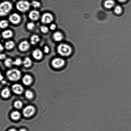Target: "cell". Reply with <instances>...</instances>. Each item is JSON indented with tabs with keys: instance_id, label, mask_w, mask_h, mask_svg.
Here are the masks:
<instances>
[{
	"instance_id": "6da1fadb",
	"label": "cell",
	"mask_w": 131,
	"mask_h": 131,
	"mask_svg": "<svg viewBox=\"0 0 131 131\" xmlns=\"http://www.w3.org/2000/svg\"><path fill=\"white\" fill-rule=\"evenodd\" d=\"M57 50L59 54L64 57L70 56L72 52L71 47L68 45L64 43L59 45L57 47Z\"/></svg>"
},
{
	"instance_id": "7a4b0ae2",
	"label": "cell",
	"mask_w": 131,
	"mask_h": 131,
	"mask_svg": "<svg viewBox=\"0 0 131 131\" xmlns=\"http://www.w3.org/2000/svg\"><path fill=\"white\" fill-rule=\"evenodd\" d=\"M13 5L11 2L5 1L0 4V17H4L8 15L12 10Z\"/></svg>"
},
{
	"instance_id": "3957f363",
	"label": "cell",
	"mask_w": 131,
	"mask_h": 131,
	"mask_svg": "<svg viewBox=\"0 0 131 131\" xmlns=\"http://www.w3.org/2000/svg\"><path fill=\"white\" fill-rule=\"evenodd\" d=\"M8 78L12 81H17L20 79L21 77V72L16 69H13L8 71L6 72Z\"/></svg>"
},
{
	"instance_id": "277c9868",
	"label": "cell",
	"mask_w": 131,
	"mask_h": 131,
	"mask_svg": "<svg viewBox=\"0 0 131 131\" xmlns=\"http://www.w3.org/2000/svg\"><path fill=\"white\" fill-rule=\"evenodd\" d=\"M31 4L27 1H21L18 2L16 4L17 10L22 13H25L30 8Z\"/></svg>"
},
{
	"instance_id": "5b68a950",
	"label": "cell",
	"mask_w": 131,
	"mask_h": 131,
	"mask_svg": "<svg viewBox=\"0 0 131 131\" xmlns=\"http://www.w3.org/2000/svg\"><path fill=\"white\" fill-rule=\"evenodd\" d=\"M35 112V109L32 105H29L25 107L23 110V115L25 117L28 118L33 116Z\"/></svg>"
},
{
	"instance_id": "8992f818",
	"label": "cell",
	"mask_w": 131,
	"mask_h": 131,
	"mask_svg": "<svg viewBox=\"0 0 131 131\" xmlns=\"http://www.w3.org/2000/svg\"><path fill=\"white\" fill-rule=\"evenodd\" d=\"M65 61L63 59L56 58L53 59L51 62V64L54 68L59 69L65 65Z\"/></svg>"
},
{
	"instance_id": "52a82bcc",
	"label": "cell",
	"mask_w": 131,
	"mask_h": 131,
	"mask_svg": "<svg viewBox=\"0 0 131 131\" xmlns=\"http://www.w3.org/2000/svg\"><path fill=\"white\" fill-rule=\"evenodd\" d=\"M53 20V15L48 13H46L43 14L41 17V21L44 24H49L52 22Z\"/></svg>"
},
{
	"instance_id": "ba28073f",
	"label": "cell",
	"mask_w": 131,
	"mask_h": 131,
	"mask_svg": "<svg viewBox=\"0 0 131 131\" xmlns=\"http://www.w3.org/2000/svg\"><path fill=\"white\" fill-rule=\"evenodd\" d=\"M9 20L12 24L16 25L20 22L21 18L19 14L15 13L10 15L9 17Z\"/></svg>"
},
{
	"instance_id": "9c48e42d",
	"label": "cell",
	"mask_w": 131,
	"mask_h": 131,
	"mask_svg": "<svg viewBox=\"0 0 131 131\" xmlns=\"http://www.w3.org/2000/svg\"><path fill=\"white\" fill-rule=\"evenodd\" d=\"M40 13L36 10H33L29 13L28 16L29 19L32 21H36L39 19Z\"/></svg>"
},
{
	"instance_id": "30bf717a",
	"label": "cell",
	"mask_w": 131,
	"mask_h": 131,
	"mask_svg": "<svg viewBox=\"0 0 131 131\" xmlns=\"http://www.w3.org/2000/svg\"><path fill=\"white\" fill-rule=\"evenodd\" d=\"M12 89L14 93L18 95L21 94L24 91V88L22 86L19 84L13 85L12 87Z\"/></svg>"
},
{
	"instance_id": "8fae6325",
	"label": "cell",
	"mask_w": 131,
	"mask_h": 131,
	"mask_svg": "<svg viewBox=\"0 0 131 131\" xmlns=\"http://www.w3.org/2000/svg\"><path fill=\"white\" fill-rule=\"evenodd\" d=\"M30 44L27 41H24L20 43L19 45V49L22 52L28 51L30 48Z\"/></svg>"
},
{
	"instance_id": "7c38bea8",
	"label": "cell",
	"mask_w": 131,
	"mask_h": 131,
	"mask_svg": "<svg viewBox=\"0 0 131 131\" xmlns=\"http://www.w3.org/2000/svg\"><path fill=\"white\" fill-rule=\"evenodd\" d=\"M32 56L35 59L39 60L42 59L43 58V53L41 50L37 49L33 51Z\"/></svg>"
},
{
	"instance_id": "4fadbf2b",
	"label": "cell",
	"mask_w": 131,
	"mask_h": 131,
	"mask_svg": "<svg viewBox=\"0 0 131 131\" xmlns=\"http://www.w3.org/2000/svg\"><path fill=\"white\" fill-rule=\"evenodd\" d=\"M22 81L23 83L25 85H30L33 81V78L31 75L26 74L23 77Z\"/></svg>"
},
{
	"instance_id": "5bb4252c",
	"label": "cell",
	"mask_w": 131,
	"mask_h": 131,
	"mask_svg": "<svg viewBox=\"0 0 131 131\" xmlns=\"http://www.w3.org/2000/svg\"><path fill=\"white\" fill-rule=\"evenodd\" d=\"M53 38L55 41L60 42L64 38L63 35L61 32H55L53 35Z\"/></svg>"
},
{
	"instance_id": "9a60e30c",
	"label": "cell",
	"mask_w": 131,
	"mask_h": 131,
	"mask_svg": "<svg viewBox=\"0 0 131 131\" xmlns=\"http://www.w3.org/2000/svg\"><path fill=\"white\" fill-rule=\"evenodd\" d=\"M13 33L12 31L6 30L4 31L2 33V36L4 39H9L13 36Z\"/></svg>"
},
{
	"instance_id": "2e32d148",
	"label": "cell",
	"mask_w": 131,
	"mask_h": 131,
	"mask_svg": "<svg viewBox=\"0 0 131 131\" xmlns=\"http://www.w3.org/2000/svg\"><path fill=\"white\" fill-rule=\"evenodd\" d=\"M11 95V92L9 88H6L4 89L1 92V95L4 98L6 99L10 97Z\"/></svg>"
},
{
	"instance_id": "e0dca14e",
	"label": "cell",
	"mask_w": 131,
	"mask_h": 131,
	"mask_svg": "<svg viewBox=\"0 0 131 131\" xmlns=\"http://www.w3.org/2000/svg\"><path fill=\"white\" fill-rule=\"evenodd\" d=\"M31 43L32 45H35L39 42L40 40L39 37L36 35H34L31 37L30 38Z\"/></svg>"
},
{
	"instance_id": "ac0fdd59",
	"label": "cell",
	"mask_w": 131,
	"mask_h": 131,
	"mask_svg": "<svg viewBox=\"0 0 131 131\" xmlns=\"http://www.w3.org/2000/svg\"><path fill=\"white\" fill-rule=\"evenodd\" d=\"M21 114L19 112L14 111L11 114V117L12 119L14 120H18L20 118Z\"/></svg>"
},
{
	"instance_id": "d6986e66",
	"label": "cell",
	"mask_w": 131,
	"mask_h": 131,
	"mask_svg": "<svg viewBox=\"0 0 131 131\" xmlns=\"http://www.w3.org/2000/svg\"><path fill=\"white\" fill-rule=\"evenodd\" d=\"M32 61L31 59L28 57H26L23 61V63L24 66L26 68H29L31 66Z\"/></svg>"
},
{
	"instance_id": "ffe728a7",
	"label": "cell",
	"mask_w": 131,
	"mask_h": 131,
	"mask_svg": "<svg viewBox=\"0 0 131 131\" xmlns=\"http://www.w3.org/2000/svg\"><path fill=\"white\" fill-rule=\"evenodd\" d=\"M115 5V2L113 0H107L105 1L104 3V6L106 8H111Z\"/></svg>"
},
{
	"instance_id": "44dd1931",
	"label": "cell",
	"mask_w": 131,
	"mask_h": 131,
	"mask_svg": "<svg viewBox=\"0 0 131 131\" xmlns=\"http://www.w3.org/2000/svg\"><path fill=\"white\" fill-rule=\"evenodd\" d=\"M15 43L13 41H9L6 42L5 44V47L6 49L10 50L12 49L15 47Z\"/></svg>"
},
{
	"instance_id": "7402d4cb",
	"label": "cell",
	"mask_w": 131,
	"mask_h": 131,
	"mask_svg": "<svg viewBox=\"0 0 131 131\" xmlns=\"http://www.w3.org/2000/svg\"><path fill=\"white\" fill-rule=\"evenodd\" d=\"M9 23L7 20H3L0 21V28L1 29H6L8 27Z\"/></svg>"
},
{
	"instance_id": "603a6c76",
	"label": "cell",
	"mask_w": 131,
	"mask_h": 131,
	"mask_svg": "<svg viewBox=\"0 0 131 131\" xmlns=\"http://www.w3.org/2000/svg\"><path fill=\"white\" fill-rule=\"evenodd\" d=\"M5 66L7 67L10 68L13 65V61L11 59L8 58L6 59L4 61Z\"/></svg>"
},
{
	"instance_id": "cb8c5ba5",
	"label": "cell",
	"mask_w": 131,
	"mask_h": 131,
	"mask_svg": "<svg viewBox=\"0 0 131 131\" xmlns=\"http://www.w3.org/2000/svg\"><path fill=\"white\" fill-rule=\"evenodd\" d=\"M25 94L26 97L29 100L32 99L34 96L33 92L29 90L26 91Z\"/></svg>"
},
{
	"instance_id": "d4e9b609",
	"label": "cell",
	"mask_w": 131,
	"mask_h": 131,
	"mask_svg": "<svg viewBox=\"0 0 131 131\" xmlns=\"http://www.w3.org/2000/svg\"><path fill=\"white\" fill-rule=\"evenodd\" d=\"M14 106L16 109H21L23 106V103L20 101H16L14 103Z\"/></svg>"
},
{
	"instance_id": "484cf974",
	"label": "cell",
	"mask_w": 131,
	"mask_h": 131,
	"mask_svg": "<svg viewBox=\"0 0 131 131\" xmlns=\"http://www.w3.org/2000/svg\"><path fill=\"white\" fill-rule=\"evenodd\" d=\"M31 5L33 7L35 8H38L40 7L41 6V3L39 2L35 1H32L31 3Z\"/></svg>"
},
{
	"instance_id": "4316f807",
	"label": "cell",
	"mask_w": 131,
	"mask_h": 131,
	"mask_svg": "<svg viewBox=\"0 0 131 131\" xmlns=\"http://www.w3.org/2000/svg\"><path fill=\"white\" fill-rule=\"evenodd\" d=\"M35 24L33 22L28 23L27 25V27L29 30H32L34 29L35 27Z\"/></svg>"
},
{
	"instance_id": "83f0119b",
	"label": "cell",
	"mask_w": 131,
	"mask_h": 131,
	"mask_svg": "<svg viewBox=\"0 0 131 131\" xmlns=\"http://www.w3.org/2000/svg\"><path fill=\"white\" fill-rule=\"evenodd\" d=\"M114 11L118 15H119L122 12V9L121 6H117L115 7Z\"/></svg>"
},
{
	"instance_id": "f1b7e54d",
	"label": "cell",
	"mask_w": 131,
	"mask_h": 131,
	"mask_svg": "<svg viewBox=\"0 0 131 131\" xmlns=\"http://www.w3.org/2000/svg\"><path fill=\"white\" fill-rule=\"evenodd\" d=\"M23 61L21 59L19 58L16 59L15 61H13V65L19 66L21 65L23 63Z\"/></svg>"
},
{
	"instance_id": "f546056e",
	"label": "cell",
	"mask_w": 131,
	"mask_h": 131,
	"mask_svg": "<svg viewBox=\"0 0 131 131\" xmlns=\"http://www.w3.org/2000/svg\"><path fill=\"white\" fill-rule=\"evenodd\" d=\"M40 29L42 32L46 34L48 32L49 29L47 27L45 26L42 25Z\"/></svg>"
},
{
	"instance_id": "4dcf8cb0",
	"label": "cell",
	"mask_w": 131,
	"mask_h": 131,
	"mask_svg": "<svg viewBox=\"0 0 131 131\" xmlns=\"http://www.w3.org/2000/svg\"><path fill=\"white\" fill-rule=\"evenodd\" d=\"M49 48L48 46H45L44 47V52L45 53H47L49 52Z\"/></svg>"
},
{
	"instance_id": "1f68e13d",
	"label": "cell",
	"mask_w": 131,
	"mask_h": 131,
	"mask_svg": "<svg viewBox=\"0 0 131 131\" xmlns=\"http://www.w3.org/2000/svg\"><path fill=\"white\" fill-rule=\"evenodd\" d=\"M56 26L55 24H51L50 26V29L52 30H54L56 29Z\"/></svg>"
},
{
	"instance_id": "d6a6232c",
	"label": "cell",
	"mask_w": 131,
	"mask_h": 131,
	"mask_svg": "<svg viewBox=\"0 0 131 131\" xmlns=\"http://www.w3.org/2000/svg\"><path fill=\"white\" fill-rule=\"evenodd\" d=\"M6 56L5 53L0 54V60H3L6 59Z\"/></svg>"
},
{
	"instance_id": "836d02e7",
	"label": "cell",
	"mask_w": 131,
	"mask_h": 131,
	"mask_svg": "<svg viewBox=\"0 0 131 131\" xmlns=\"http://www.w3.org/2000/svg\"><path fill=\"white\" fill-rule=\"evenodd\" d=\"M4 49V47L2 44L0 43V53L2 52Z\"/></svg>"
},
{
	"instance_id": "e575fe53",
	"label": "cell",
	"mask_w": 131,
	"mask_h": 131,
	"mask_svg": "<svg viewBox=\"0 0 131 131\" xmlns=\"http://www.w3.org/2000/svg\"><path fill=\"white\" fill-rule=\"evenodd\" d=\"M8 131H17L16 129L14 128H11V129H9Z\"/></svg>"
},
{
	"instance_id": "d590c367",
	"label": "cell",
	"mask_w": 131,
	"mask_h": 131,
	"mask_svg": "<svg viewBox=\"0 0 131 131\" xmlns=\"http://www.w3.org/2000/svg\"><path fill=\"white\" fill-rule=\"evenodd\" d=\"M118 1L120 2L123 3L125 2L127 0H118Z\"/></svg>"
},
{
	"instance_id": "8d00e7d4",
	"label": "cell",
	"mask_w": 131,
	"mask_h": 131,
	"mask_svg": "<svg viewBox=\"0 0 131 131\" xmlns=\"http://www.w3.org/2000/svg\"><path fill=\"white\" fill-rule=\"evenodd\" d=\"M19 131H27V130L26 129L23 128V129H20Z\"/></svg>"
},
{
	"instance_id": "74e56055",
	"label": "cell",
	"mask_w": 131,
	"mask_h": 131,
	"mask_svg": "<svg viewBox=\"0 0 131 131\" xmlns=\"http://www.w3.org/2000/svg\"><path fill=\"white\" fill-rule=\"evenodd\" d=\"M2 79V77L1 75V72H0V80Z\"/></svg>"
}]
</instances>
